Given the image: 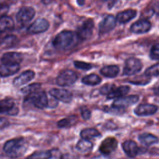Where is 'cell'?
<instances>
[{"mask_svg":"<svg viewBox=\"0 0 159 159\" xmlns=\"http://www.w3.org/2000/svg\"><path fill=\"white\" fill-rule=\"evenodd\" d=\"M40 84L39 83H32L21 89V92L25 94H30L37 91L40 88Z\"/></svg>","mask_w":159,"mask_h":159,"instance_id":"obj_31","label":"cell"},{"mask_svg":"<svg viewBox=\"0 0 159 159\" xmlns=\"http://www.w3.org/2000/svg\"><path fill=\"white\" fill-rule=\"evenodd\" d=\"M82 83L88 86H95L99 84L101 81V78L95 74H90L82 78Z\"/></svg>","mask_w":159,"mask_h":159,"instance_id":"obj_27","label":"cell"},{"mask_svg":"<svg viewBox=\"0 0 159 159\" xmlns=\"http://www.w3.org/2000/svg\"><path fill=\"white\" fill-rule=\"evenodd\" d=\"M14 27L13 19L7 16L0 17V27L4 30H12Z\"/></svg>","mask_w":159,"mask_h":159,"instance_id":"obj_25","label":"cell"},{"mask_svg":"<svg viewBox=\"0 0 159 159\" xmlns=\"http://www.w3.org/2000/svg\"><path fill=\"white\" fill-rule=\"evenodd\" d=\"M35 9L30 6H24L19 9L16 19L17 22L24 25L29 22L35 16Z\"/></svg>","mask_w":159,"mask_h":159,"instance_id":"obj_7","label":"cell"},{"mask_svg":"<svg viewBox=\"0 0 159 159\" xmlns=\"http://www.w3.org/2000/svg\"><path fill=\"white\" fill-rule=\"evenodd\" d=\"M119 72V68L117 65H107L102 68L100 73L105 77L113 78L117 76Z\"/></svg>","mask_w":159,"mask_h":159,"instance_id":"obj_21","label":"cell"},{"mask_svg":"<svg viewBox=\"0 0 159 159\" xmlns=\"http://www.w3.org/2000/svg\"><path fill=\"white\" fill-rule=\"evenodd\" d=\"M116 19L112 15L107 16L99 24V33L104 34L111 31L116 25Z\"/></svg>","mask_w":159,"mask_h":159,"instance_id":"obj_13","label":"cell"},{"mask_svg":"<svg viewBox=\"0 0 159 159\" xmlns=\"http://www.w3.org/2000/svg\"><path fill=\"white\" fill-rule=\"evenodd\" d=\"M9 125L8 120L4 117H0V130L4 129Z\"/></svg>","mask_w":159,"mask_h":159,"instance_id":"obj_37","label":"cell"},{"mask_svg":"<svg viewBox=\"0 0 159 159\" xmlns=\"http://www.w3.org/2000/svg\"><path fill=\"white\" fill-rule=\"evenodd\" d=\"M76 122V117L75 116H71L66 118L62 119L57 122V125L60 128L69 127L74 125Z\"/></svg>","mask_w":159,"mask_h":159,"instance_id":"obj_29","label":"cell"},{"mask_svg":"<svg viewBox=\"0 0 159 159\" xmlns=\"http://www.w3.org/2000/svg\"><path fill=\"white\" fill-rule=\"evenodd\" d=\"M3 32H4V30L0 27V36L1 35V34H2Z\"/></svg>","mask_w":159,"mask_h":159,"instance_id":"obj_42","label":"cell"},{"mask_svg":"<svg viewBox=\"0 0 159 159\" xmlns=\"http://www.w3.org/2000/svg\"><path fill=\"white\" fill-rule=\"evenodd\" d=\"M78 80L75 72L70 70H66L61 72L57 77L56 83L60 86H69L73 84Z\"/></svg>","mask_w":159,"mask_h":159,"instance_id":"obj_4","label":"cell"},{"mask_svg":"<svg viewBox=\"0 0 159 159\" xmlns=\"http://www.w3.org/2000/svg\"><path fill=\"white\" fill-rule=\"evenodd\" d=\"M35 72L32 70H26L20 73L13 80V85L16 87H20L34 79Z\"/></svg>","mask_w":159,"mask_h":159,"instance_id":"obj_16","label":"cell"},{"mask_svg":"<svg viewBox=\"0 0 159 159\" xmlns=\"http://www.w3.org/2000/svg\"><path fill=\"white\" fill-rule=\"evenodd\" d=\"M130 91V88L128 86L123 85L117 88H114L112 91L107 95L108 99L118 98L127 94Z\"/></svg>","mask_w":159,"mask_h":159,"instance_id":"obj_20","label":"cell"},{"mask_svg":"<svg viewBox=\"0 0 159 159\" xmlns=\"http://www.w3.org/2000/svg\"><path fill=\"white\" fill-rule=\"evenodd\" d=\"M142 68V64L140 60L130 57L126 60L123 70V74L127 76L134 75L139 72Z\"/></svg>","mask_w":159,"mask_h":159,"instance_id":"obj_5","label":"cell"},{"mask_svg":"<svg viewBox=\"0 0 159 159\" xmlns=\"http://www.w3.org/2000/svg\"><path fill=\"white\" fill-rule=\"evenodd\" d=\"M139 140L146 146H149L159 142V139L157 136L150 133H143L139 135Z\"/></svg>","mask_w":159,"mask_h":159,"instance_id":"obj_22","label":"cell"},{"mask_svg":"<svg viewBox=\"0 0 159 159\" xmlns=\"http://www.w3.org/2000/svg\"><path fill=\"white\" fill-rule=\"evenodd\" d=\"M49 94L57 100L65 103L70 102L72 100V94L65 89L53 88L49 91Z\"/></svg>","mask_w":159,"mask_h":159,"instance_id":"obj_11","label":"cell"},{"mask_svg":"<svg viewBox=\"0 0 159 159\" xmlns=\"http://www.w3.org/2000/svg\"><path fill=\"white\" fill-rule=\"evenodd\" d=\"M122 147L125 153L129 157L134 158L140 152V148L133 140H126L122 144Z\"/></svg>","mask_w":159,"mask_h":159,"instance_id":"obj_17","label":"cell"},{"mask_svg":"<svg viewBox=\"0 0 159 159\" xmlns=\"http://www.w3.org/2000/svg\"><path fill=\"white\" fill-rule=\"evenodd\" d=\"M61 159H77V158L73 155L70 153H65L61 155Z\"/></svg>","mask_w":159,"mask_h":159,"instance_id":"obj_38","label":"cell"},{"mask_svg":"<svg viewBox=\"0 0 159 159\" xmlns=\"http://www.w3.org/2000/svg\"><path fill=\"white\" fill-rule=\"evenodd\" d=\"M74 65L76 68L83 70H89L92 68L91 64L81 61H75Z\"/></svg>","mask_w":159,"mask_h":159,"instance_id":"obj_33","label":"cell"},{"mask_svg":"<svg viewBox=\"0 0 159 159\" xmlns=\"http://www.w3.org/2000/svg\"><path fill=\"white\" fill-rule=\"evenodd\" d=\"M153 91H154V93L155 94L159 96V86L155 87L153 89Z\"/></svg>","mask_w":159,"mask_h":159,"instance_id":"obj_40","label":"cell"},{"mask_svg":"<svg viewBox=\"0 0 159 159\" xmlns=\"http://www.w3.org/2000/svg\"><path fill=\"white\" fill-rule=\"evenodd\" d=\"M18 42L19 39L16 36L14 35H9L3 38L1 40L0 44L3 48H9L16 45Z\"/></svg>","mask_w":159,"mask_h":159,"instance_id":"obj_28","label":"cell"},{"mask_svg":"<svg viewBox=\"0 0 159 159\" xmlns=\"http://www.w3.org/2000/svg\"><path fill=\"white\" fill-rule=\"evenodd\" d=\"M48 21L43 18L36 19L27 29V32L30 34H38L44 32L49 28Z\"/></svg>","mask_w":159,"mask_h":159,"instance_id":"obj_9","label":"cell"},{"mask_svg":"<svg viewBox=\"0 0 159 159\" xmlns=\"http://www.w3.org/2000/svg\"><path fill=\"white\" fill-rule=\"evenodd\" d=\"M139 99V97L137 95L124 96L115 99L112 104V107L114 109L120 110L135 104Z\"/></svg>","mask_w":159,"mask_h":159,"instance_id":"obj_6","label":"cell"},{"mask_svg":"<svg viewBox=\"0 0 159 159\" xmlns=\"http://www.w3.org/2000/svg\"><path fill=\"white\" fill-rule=\"evenodd\" d=\"M14 106V101L12 98H6L0 101V114H8Z\"/></svg>","mask_w":159,"mask_h":159,"instance_id":"obj_26","label":"cell"},{"mask_svg":"<svg viewBox=\"0 0 159 159\" xmlns=\"http://www.w3.org/2000/svg\"><path fill=\"white\" fill-rule=\"evenodd\" d=\"M117 147V140L112 137H107L100 144L99 150L100 152L104 155H108L112 153L116 150Z\"/></svg>","mask_w":159,"mask_h":159,"instance_id":"obj_10","label":"cell"},{"mask_svg":"<svg viewBox=\"0 0 159 159\" xmlns=\"http://www.w3.org/2000/svg\"><path fill=\"white\" fill-rule=\"evenodd\" d=\"M114 88L115 85L113 84H106L100 88L99 92L101 94L103 95H107L112 91V90Z\"/></svg>","mask_w":159,"mask_h":159,"instance_id":"obj_34","label":"cell"},{"mask_svg":"<svg viewBox=\"0 0 159 159\" xmlns=\"http://www.w3.org/2000/svg\"><path fill=\"white\" fill-rule=\"evenodd\" d=\"M158 107L152 104H141L134 109V113L138 116H148L154 114Z\"/></svg>","mask_w":159,"mask_h":159,"instance_id":"obj_14","label":"cell"},{"mask_svg":"<svg viewBox=\"0 0 159 159\" xmlns=\"http://www.w3.org/2000/svg\"><path fill=\"white\" fill-rule=\"evenodd\" d=\"M23 60V55L16 52H8L4 53L1 57V61L4 64L19 65Z\"/></svg>","mask_w":159,"mask_h":159,"instance_id":"obj_12","label":"cell"},{"mask_svg":"<svg viewBox=\"0 0 159 159\" xmlns=\"http://www.w3.org/2000/svg\"><path fill=\"white\" fill-rule=\"evenodd\" d=\"M145 75L148 77L159 76V63L148 68L145 71Z\"/></svg>","mask_w":159,"mask_h":159,"instance_id":"obj_32","label":"cell"},{"mask_svg":"<svg viewBox=\"0 0 159 159\" xmlns=\"http://www.w3.org/2000/svg\"><path fill=\"white\" fill-rule=\"evenodd\" d=\"M51 157L52 153L50 151H40L32 153L26 159H50Z\"/></svg>","mask_w":159,"mask_h":159,"instance_id":"obj_30","label":"cell"},{"mask_svg":"<svg viewBox=\"0 0 159 159\" xmlns=\"http://www.w3.org/2000/svg\"><path fill=\"white\" fill-rule=\"evenodd\" d=\"M80 136L82 139L90 140L93 138L100 137L101 134L94 128H86L81 131Z\"/></svg>","mask_w":159,"mask_h":159,"instance_id":"obj_23","label":"cell"},{"mask_svg":"<svg viewBox=\"0 0 159 159\" xmlns=\"http://www.w3.org/2000/svg\"><path fill=\"white\" fill-rule=\"evenodd\" d=\"M7 0H0V9L5 7Z\"/></svg>","mask_w":159,"mask_h":159,"instance_id":"obj_39","label":"cell"},{"mask_svg":"<svg viewBox=\"0 0 159 159\" xmlns=\"http://www.w3.org/2000/svg\"><path fill=\"white\" fill-rule=\"evenodd\" d=\"M25 101H30L35 107L43 109L48 106V99L45 91H36L28 94Z\"/></svg>","mask_w":159,"mask_h":159,"instance_id":"obj_3","label":"cell"},{"mask_svg":"<svg viewBox=\"0 0 159 159\" xmlns=\"http://www.w3.org/2000/svg\"><path fill=\"white\" fill-rule=\"evenodd\" d=\"M93 146V143L89 140L82 139L78 142L76 148L81 153H87L92 150Z\"/></svg>","mask_w":159,"mask_h":159,"instance_id":"obj_24","label":"cell"},{"mask_svg":"<svg viewBox=\"0 0 159 159\" xmlns=\"http://www.w3.org/2000/svg\"><path fill=\"white\" fill-rule=\"evenodd\" d=\"M150 57L153 60H159V43L154 45L150 50Z\"/></svg>","mask_w":159,"mask_h":159,"instance_id":"obj_35","label":"cell"},{"mask_svg":"<svg viewBox=\"0 0 159 159\" xmlns=\"http://www.w3.org/2000/svg\"><path fill=\"white\" fill-rule=\"evenodd\" d=\"M20 69L19 65H0V76L2 77H7L12 76L18 72Z\"/></svg>","mask_w":159,"mask_h":159,"instance_id":"obj_18","label":"cell"},{"mask_svg":"<svg viewBox=\"0 0 159 159\" xmlns=\"http://www.w3.org/2000/svg\"><path fill=\"white\" fill-rule=\"evenodd\" d=\"M137 15V11L134 9H128L119 12L116 16V20L119 23L124 24L134 19Z\"/></svg>","mask_w":159,"mask_h":159,"instance_id":"obj_19","label":"cell"},{"mask_svg":"<svg viewBox=\"0 0 159 159\" xmlns=\"http://www.w3.org/2000/svg\"><path fill=\"white\" fill-rule=\"evenodd\" d=\"M28 145L22 137H17L7 140L4 145V152L11 158L22 156L26 152Z\"/></svg>","mask_w":159,"mask_h":159,"instance_id":"obj_2","label":"cell"},{"mask_svg":"<svg viewBox=\"0 0 159 159\" xmlns=\"http://www.w3.org/2000/svg\"><path fill=\"white\" fill-rule=\"evenodd\" d=\"M152 24L150 21L145 19L139 20L130 27V31L134 34H143L150 30Z\"/></svg>","mask_w":159,"mask_h":159,"instance_id":"obj_15","label":"cell"},{"mask_svg":"<svg viewBox=\"0 0 159 159\" xmlns=\"http://www.w3.org/2000/svg\"><path fill=\"white\" fill-rule=\"evenodd\" d=\"M85 2V0H77V3L79 6H83Z\"/></svg>","mask_w":159,"mask_h":159,"instance_id":"obj_41","label":"cell"},{"mask_svg":"<svg viewBox=\"0 0 159 159\" xmlns=\"http://www.w3.org/2000/svg\"><path fill=\"white\" fill-rule=\"evenodd\" d=\"M80 110H81V115L83 119L88 120L90 119L91 113V111L88 108L85 107H81Z\"/></svg>","mask_w":159,"mask_h":159,"instance_id":"obj_36","label":"cell"},{"mask_svg":"<svg viewBox=\"0 0 159 159\" xmlns=\"http://www.w3.org/2000/svg\"><path fill=\"white\" fill-rule=\"evenodd\" d=\"M79 39L77 34L71 30H63L53 40L54 47L59 50H67L73 48Z\"/></svg>","mask_w":159,"mask_h":159,"instance_id":"obj_1","label":"cell"},{"mask_svg":"<svg viewBox=\"0 0 159 159\" xmlns=\"http://www.w3.org/2000/svg\"><path fill=\"white\" fill-rule=\"evenodd\" d=\"M102 1H107V0H102Z\"/></svg>","mask_w":159,"mask_h":159,"instance_id":"obj_43","label":"cell"},{"mask_svg":"<svg viewBox=\"0 0 159 159\" xmlns=\"http://www.w3.org/2000/svg\"><path fill=\"white\" fill-rule=\"evenodd\" d=\"M94 24L93 19H89L83 22L78 28L76 34L79 39L86 40L89 39L93 34Z\"/></svg>","mask_w":159,"mask_h":159,"instance_id":"obj_8","label":"cell"}]
</instances>
